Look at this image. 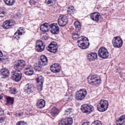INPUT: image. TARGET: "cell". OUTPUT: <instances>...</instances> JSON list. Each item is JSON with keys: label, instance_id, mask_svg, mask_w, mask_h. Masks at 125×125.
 I'll return each mask as SVG.
<instances>
[{"label": "cell", "instance_id": "3957f363", "mask_svg": "<svg viewBox=\"0 0 125 125\" xmlns=\"http://www.w3.org/2000/svg\"><path fill=\"white\" fill-rule=\"evenodd\" d=\"M108 103L106 101L102 100L97 106L98 110L100 112H104L108 108Z\"/></svg>", "mask_w": 125, "mask_h": 125}, {"label": "cell", "instance_id": "d590c367", "mask_svg": "<svg viewBox=\"0 0 125 125\" xmlns=\"http://www.w3.org/2000/svg\"><path fill=\"white\" fill-rule=\"evenodd\" d=\"M79 36V35L78 33H74L72 34V38L74 40H76V39H78Z\"/></svg>", "mask_w": 125, "mask_h": 125}, {"label": "cell", "instance_id": "f1b7e54d", "mask_svg": "<svg viewBox=\"0 0 125 125\" xmlns=\"http://www.w3.org/2000/svg\"><path fill=\"white\" fill-rule=\"evenodd\" d=\"M51 114L53 116H56L57 114H58L59 113V111L58 109L56 108H53L51 110Z\"/></svg>", "mask_w": 125, "mask_h": 125}, {"label": "cell", "instance_id": "1f68e13d", "mask_svg": "<svg viewBox=\"0 0 125 125\" xmlns=\"http://www.w3.org/2000/svg\"><path fill=\"white\" fill-rule=\"evenodd\" d=\"M55 0H45V3L48 6H52L55 3Z\"/></svg>", "mask_w": 125, "mask_h": 125}, {"label": "cell", "instance_id": "9c48e42d", "mask_svg": "<svg viewBox=\"0 0 125 125\" xmlns=\"http://www.w3.org/2000/svg\"><path fill=\"white\" fill-rule=\"evenodd\" d=\"M15 24V22L13 19H9L4 22L3 24L2 27L4 28L8 29L13 27Z\"/></svg>", "mask_w": 125, "mask_h": 125}, {"label": "cell", "instance_id": "7c38bea8", "mask_svg": "<svg viewBox=\"0 0 125 125\" xmlns=\"http://www.w3.org/2000/svg\"><path fill=\"white\" fill-rule=\"evenodd\" d=\"M58 46L55 42H52L50 43L48 47V50L52 53H55L57 51Z\"/></svg>", "mask_w": 125, "mask_h": 125}, {"label": "cell", "instance_id": "5b68a950", "mask_svg": "<svg viewBox=\"0 0 125 125\" xmlns=\"http://www.w3.org/2000/svg\"><path fill=\"white\" fill-rule=\"evenodd\" d=\"M25 63L24 61L22 60H19L16 61L14 64V68L17 71H19L24 67Z\"/></svg>", "mask_w": 125, "mask_h": 125}, {"label": "cell", "instance_id": "e0dca14e", "mask_svg": "<svg viewBox=\"0 0 125 125\" xmlns=\"http://www.w3.org/2000/svg\"><path fill=\"white\" fill-rule=\"evenodd\" d=\"M51 31L52 33L54 34L59 33V28L56 24H52L51 26Z\"/></svg>", "mask_w": 125, "mask_h": 125}, {"label": "cell", "instance_id": "836d02e7", "mask_svg": "<svg viewBox=\"0 0 125 125\" xmlns=\"http://www.w3.org/2000/svg\"><path fill=\"white\" fill-rule=\"evenodd\" d=\"M74 24L77 31H79L80 30V29H81L80 23L78 21H76L75 22Z\"/></svg>", "mask_w": 125, "mask_h": 125}, {"label": "cell", "instance_id": "ba28073f", "mask_svg": "<svg viewBox=\"0 0 125 125\" xmlns=\"http://www.w3.org/2000/svg\"><path fill=\"white\" fill-rule=\"evenodd\" d=\"M98 54L100 57L104 59H106L108 56V52L104 47L101 48L98 52Z\"/></svg>", "mask_w": 125, "mask_h": 125}, {"label": "cell", "instance_id": "8d00e7d4", "mask_svg": "<svg viewBox=\"0 0 125 125\" xmlns=\"http://www.w3.org/2000/svg\"><path fill=\"white\" fill-rule=\"evenodd\" d=\"M91 125H102V124L100 121L97 120L93 122Z\"/></svg>", "mask_w": 125, "mask_h": 125}, {"label": "cell", "instance_id": "d6a6232c", "mask_svg": "<svg viewBox=\"0 0 125 125\" xmlns=\"http://www.w3.org/2000/svg\"><path fill=\"white\" fill-rule=\"evenodd\" d=\"M4 2L9 6H11L14 4V0H4Z\"/></svg>", "mask_w": 125, "mask_h": 125}, {"label": "cell", "instance_id": "83f0119b", "mask_svg": "<svg viewBox=\"0 0 125 125\" xmlns=\"http://www.w3.org/2000/svg\"><path fill=\"white\" fill-rule=\"evenodd\" d=\"M5 119V116L4 112L1 109H0V122L4 121Z\"/></svg>", "mask_w": 125, "mask_h": 125}, {"label": "cell", "instance_id": "484cf974", "mask_svg": "<svg viewBox=\"0 0 125 125\" xmlns=\"http://www.w3.org/2000/svg\"><path fill=\"white\" fill-rule=\"evenodd\" d=\"M45 104V101L44 100H42V99H41V100H39L38 101V102H37V106L38 108H41L44 107Z\"/></svg>", "mask_w": 125, "mask_h": 125}, {"label": "cell", "instance_id": "cb8c5ba5", "mask_svg": "<svg viewBox=\"0 0 125 125\" xmlns=\"http://www.w3.org/2000/svg\"><path fill=\"white\" fill-rule=\"evenodd\" d=\"M34 86L32 84H28L26 85L25 88V91L26 93H30L33 91Z\"/></svg>", "mask_w": 125, "mask_h": 125}, {"label": "cell", "instance_id": "4316f807", "mask_svg": "<svg viewBox=\"0 0 125 125\" xmlns=\"http://www.w3.org/2000/svg\"><path fill=\"white\" fill-rule=\"evenodd\" d=\"M1 73L4 77H9V71L6 68L2 69L1 70Z\"/></svg>", "mask_w": 125, "mask_h": 125}, {"label": "cell", "instance_id": "6da1fadb", "mask_svg": "<svg viewBox=\"0 0 125 125\" xmlns=\"http://www.w3.org/2000/svg\"><path fill=\"white\" fill-rule=\"evenodd\" d=\"M87 80L90 84L94 86L98 85L101 82L100 77L97 75H90L89 76Z\"/></svg>", "mask_w": 125, "mask_h": 125}, {"label": "cell", "instance_id": "f35d334b", "mask_svg": "<svg viewBox=\"0 0 125 125\" xmlns=\"http://www.w3.org/2000/svg\"><path fill=\"white\" fill-rule=\"evenodd\" d=\"M16 125H28L24 121H19L17 123Z\"/></svg>", "mask_w": 125, "mask_h": 125}, {"label": "cell", "instance_id": "277c9868", "mask_svg": "<svg viewBox=\"0 0 125 125\" xmlns=\"http://www.w3.org/2000/svg\"><path fill=\"white\" fill-rule=\"evenodd\" d=\"M86 90L85 89H82L79 90L75 94V98L78 100H81L84 99L86 96Z\"/></svg>", "mask_w": 125, "mask_h": 125}, {"label": "cell", "instance_id": "d4e9b609", "mask_svg": "<svg viewBox=\"0 0 125 125\" xmlns=\"http://www.w3.org/2000/svg\"><path fill=\"white\" fill-rule=\"evenodd\" d=\"M97 55L95 53H89L87 56V59L89 61H93L97 59Z\"/></svg>", "mask_w": 125, "mask_h": 125}, {"label": "cell", "instance_id": "b9f144b4", "mask_svg": "<svg viewBox=\"0 0 125 125\" xmlns=\"http://www.w3.org/2000/svg\"><path fill=\"white\" fill-rule=\"evenodd\" d=\"M3 98L2 96V95H0V100H1Z\"/></svg>", "mask_w": 125, "mask_h": 125}, {"label": "cell", "instance_id": "52a82bcc", "mask_svg": "<svg viewBox=\"0 0 125 125\" xmlns=\"http://www.w3.org/2000/svg\"><path fill=\"white\" fill-rule=\"evenodd\" d=\"M113 44L115 47L120 48L123 44V41L119 37H115L113 40Z\"/></svg>", "mask_w": 125, "mask_h": 125}, {"label": "cell", "instance_id": "4dcf8cb0", "mask_svg": "<svg viewBox=\"0 0 125 125\" xmlns=\"http://www.w3.org/2000/svg\"><path fill=\"white\" fill-rule=\"evenodd\" d=\"M34 69L37 71H40L41 70V66L40 63H36L34 64Z\"/></svg>", "mask_w": 125, "mask_h": 125}, {"label": "cell", "instance_id": "603a6c76", "mask_svg": "<svg viewBox=\"0 0 125 125\" xmlns=\"http://www.w3.org/2000/svg\"><path fill=\"white\" fill-rule=\"evenodd\" d=\"M91 17L94 21H98L101 17L100 15L98 13H93L91 14Z\"/></svg>", "mask_w": 125, "mask_h": 125}, {"label": "cell", "instance_id": "44dd1931", "mask_svg": "<svg viewBox=\"0 0 125 125\" xmlns=\"http://www.w3.org/2000/svg\"><path fill=\"white\" fill-rule=\"evenodd\" d=\"M25 74L28 75H32L33 74V70L32 67L31 66H28L25 70Z\"/></svg>", "mask_w": 125, "mask_h": 125}, {"label": "cell", "instance_id": "ab89813d", "mask_svg": "<svg viewBox=\"0 0 125 125\" xmlns=\"http://www.w3.org/2000/svg\"><path fill=\"white\" fill-rule=\"evenodd\" d=\"M3 57V55L1 51H0V60H1L2 59Z\"/></svg>", "mask_w": 125, "mask_h": 125}, {"label": "cell", "instance_id": "5bb4252c", "mask_svg": "<svg viewBox=\"0 0 125 125\" xmlns=\"http://www.w3.org/2000/svg\"><path fill=\"white\" fill-rule=\"evenodd\" d=\"M72 121V119L71 118H66L61 120L59 123V125H71Z\"/></svg>", "mask_w": 125, "mask_h": 125}, {"label": "cell", "instance_id": "60d3db41", "mask_svg": "<svg viewBox=\"0 0 125 125\" xmlns=\"http://www.w3.org/2000/svg\"><path fill=\"white\" fill-rule=\"evenodd\" d=\"M83 125H89V123L88 121L84 122L83 124Z\"/></svg>", "mask_w": 125, "mask_h": 125}, {"label": "cell", "instance_id": "8fae6325", "mask_svg": "<svg viewBox=\"0 0 125 125\" xmlns=\"http://www.w3.org/2000/svg\"><path fill=\"white\" fill-rule=\"evenodd\" d=\"M44 44L41 41L39 40L37 41L36 43V50L38 52H41L44 50L45 48Z\"/></svg>", "mask_w": 125, "mask_h": 125}, {"label": "cell", "instance_id": "4fadbf2b", "mask_svg": "<svg viewBox=\"0 0 125 125\" xmlns=\"http://www.w3.org/2000/svg\"><path fill=\"white\" fill-rule=\"evenodd\" d=\"M25 33V30L24 28H19L18 30L15 33V34H14V37L15 39H18L20 37L23 35Z\"/></svg>", "mask_w": 125, "mask_h": 125}, {"label": "cell", "instance_id": "74e56055", "mask_svg": "<svg viewBox=\"0 0 125 125\" xmlns=\"http://www.w3.org/2000/svg\"><path fill=\"white\" fill-rule=\"evenodd\" d=\"M10 91L11 93L13 94H15L17 93V90L15 88H11L10 89Z\"/></svg>", "mask_w": 125, "mask_h": 125}, {"label": "cell", "instance_id": "7402d4cb", "mask_svg": "<svg viewBox=\"0 0 125 125\" xmlns=\"http://www.w3.org/2000/svg\"><path fill=\"white\" fill-rule=\"evenodd\" d=\"M41 66H45L48 63L47 59L46 56L43 55L41 56L40 58V63Z\"/></svg>", "mask_w": 125, "mask_h": 125}, {"label": "cell", "instance_id": "8992f818", "mask_svg": "<svg viewBox=\"0 0 125 125\" xmlns=\"http://www.w3.org/2000/svg\"><path fill=\"white\" fill-rule=\"evenodd\" d=\"M81 110L83 112L89 114L93 111L94 108L90 105L85 104L81 106Z\"/></svg>", "mask_w": 125, "mask_h": 125}, {"label": "cell", "instance_id": "e575fe53", "mask_svg": "<svg viewBox=\"0 0 125 125\" xmlns=\"http://www.w3.org/2000/svg\"><path fill=\"white\" fill-rule=\"evenodd\" d=\"M7 102L9 104H11L13 102V99L12 98L8 97L7 98Z\"/></svg>", "mask_w": 125, "mask_h": 125}, {"label": "cell", "instance_id": "ac0fdd59", "mask_svg": "<svg viewBox=\"0 0 125 125\" xmlns=\"http://www.w3.org/2000/svg\"><path fill=\"white\" fill-rule=\"evenodd\" d=\"M51 70L54 73L58 72L60 70V66L58 64H54L51 67Z\"/></svg>", "mask_w": 125, "mask_h": 125}, {"label": "cell", "instance_id": "f546056e", "mask_svg": "<svg viewBox=\"0 0 125 125\" xmlns=\"http://www.w3.org/2000/svg\"><path fill=\"white\" fill-rule=\"evenodd\" d=\"M75 11V9L74 7L72 6H70L69 7L68 9V13L70 15H72L74 13Z\"/></svg>", "mask_w": 125, "mask_h": 125}, {"label": "cell", "instance_id": "9a60e30c", "mask_svg": "<svg viewBox=\"0 0 125 125\" xmlns=\"http://www.w3.org/2000/svg\"><path fill=\"white\" fill-rule=\"evenodd\" d=\"M21 74L19 71L14 72L12 75V78L13 80L16 82L20 81L21 78Z\"/></svg>", "mask_w": 125, "mask_h": 125}, {"label": "cell", "instance_id": "7a4b0ae2", "mask_svg": "<svg viewBox=\"0 0 125 125\" xmlns=\"http://www.w3.org/2000/svg\"><path fill=\"white\" fill-rule=\"evenodd\" d=\"M79 47L83 49L87 48L89 45V40L87 37L82 36L79 38L78 41Z\"/></svg>", "mask_w": 125, "mask_h": 125}, {"label": "cell", "instance_id": "30bf717a", "mask_svg": "<svg viewBox=\"0 0 125 125\" xmlns=\"http://www.w3.org/2000/svg\"><path fill=\"white\" fill-rule=\"evenodd\" d=\"M68 21L67 17L64 15H62L59 18L58 23L60 26H63L66 25Z\"/></svg>", "mask_w": 125, "mask_h": 125}, {"label": "cell", "instance_id": "2e32d148", "mask_svg": "<svg viewBox=\"0 0 125 125\" xmlns=\"http://www.w3.org/2000/svg\"><path fill=\"white\" fill-rule=\"evenodd\" d=\"M44 82V78L41 76L38 77L37 79V84L38 90H41L43 87V84Z\"/></svg>", "mask_w": 125, "mask_h": 125}, {"label": "cell", "instance_id": "ffe728a7", "mask_svg": "<svg viewBox=\"0 0 125 125\" xmlns=\"http://www.w3.org/2000/svg\"><path fill=\"white\" fill-rule=\"evenodd\" d=\"M50 25L48 24L45 23L43 24L41 26V30L44 32H46L49 30Z\"/></svg>", "mask_w": 125, "mask_h": 125}, {"label": "cell", "instance_id": "d6986e66", "mask_svg": "<svg viewBox=\"0 0 125 125\" xmlns=\"http://www.w3.org/2000/svg\"><path fill=\"white\" fill-rule=\"evenodd\" d=\"M117 125H125V116H122L118 118L116 121Z\"/></svg>", "mask_w": 125, "mask_h": 125}]
</instances>
